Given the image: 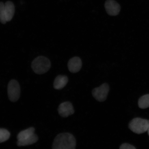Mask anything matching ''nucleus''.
I'll list each match as a JSON object with an SVG mask.
<instances>
[{
	"instance_id": "nucleus-1",
	"label": "nucleus",
	"mask_w": 149,
	"mask_h": 149,
	"mask_svg": "<svg viewBox=\"0 0 149 149\" xmlns=\"http://www.w3.org/2000/svg\"><path fill=\"white\" fill-rule=\"evenodd\" d=\"M76 140L72 134L66 133L59 134L54 140L52 148L53 149H74Z\"/></svg>"
},
{
	"instance_id": "nucleus-2",
	"label": "nucleus",
	"mask_w": 149,
	"mask_h": 149,
	"mask_svg": "<svg viewBox=\"0 0 149 149\" xmlns=\"http://www.w3.org/2000/svg\"><path fill=\"white\" fill-rule=\"evenodd\" d=\"M51 62L49 59L43 56L37 57L31 63V68L35 73L42 74L47 72L51 68Z\"/></svg>"
},
{
	"instance_id": "nucleus-3",
	"label": "nucleus",
	"mask_w": 149,
	"mask_h": 149,
	"mask_svg": "<svg viewBox=\"0 0 149 149\" xmlns=\"http://www.w3.org/2000/svg\"><path fill=\"white\" fill-rule=\"evenodd\" d=\"M129 129L136 134H141L148 131L149 127V120L140 118L132 120L128 125Z\"/></svg>"
},
{
	"instance_id": "nucleus-4",
	"label": "nucleus",
	"mask_w": 149,
	"mask_h": 149,
	"mask_svg": "<svg viewBox=\"0 0 149 149\" xmlns=\"http://www.w3.org/2000/svg\"><path fill=\"white\" fill-rule=\"evenodd\" d=\"M20 87L19 84L15 80L9 81L7 87V92L9 99L12 102H16L20 97Z\"/></svg>"
},
{
	"instance_id": "nucleus-5",
	"label": "nucleus",
	"mask_w": 149,
	"mask_h": 149,
	"mask_svg": "<svg viewBox=\"0 0 149 149\" xmlns=\"http://www.w3.org/2000/svg\"><path fill=\"white\" fill-rule=\"evenodd\" d=\"M109 91V84L105 83L100 87L93 89L92 94L93 97L98 101L103 102L107 99Z\"/></svg>"
},
{
	"instance_id": "nucleus-6",
	"label": "nucleus",
	"mask_w": 149,
	"mask_h": 149,
	"mask_svg": "<svg viewBox=\"0 0 149 149\" xmlns=\"http://www.w3.org/2000/svg\"><path fill=\"white\" fill-rule=\"evenodd\" d=\"M105 7L108 14L111 16L117 15L120 10V5L114 0H107L105 2Z\"/></svg>"
},
{
	"instance_id": "nucleus-7",
	"label": "nucleus",
	"mask_w": 149,
	"mask_h": 149,
	"mask_svg": "<svg viewBox=\"0 0 149 149\" xmlns=\"http://www.w3.org/2000/svg\"><path fill=\"white\" fill-rule=\"evenodd\" d=\"M59 114L63 117H67L74 114V110L72 104L69 102L61 103L58 108Z\"/></svg>"
},
{
	"instance_id": "nucleus-8",
	"label": "nucleus",
	"mask_w": 149,
	"mask_h": 149,
	"mask_svg": "<svg viewBox=\"0 0 149 149\" xmlns=\"http://www.w3.org/2000/svg\"><path fill=\"white\" fill-rule=\"evenodd\" d=\"M82 65L81 59L79 57H72L69 61L68 68L69 70L72 73H75L81 70Z\"/></svg>"
},
{
	"instance_id": "nucleus-9",
	"label": "nucleus",
	"mask_w": 149,
	"mask_h": 149,
	"mask_svg": "<svg viewBox=\"0 0 149 149\" xmlns=\"http://www.w3.org/2000/svg\"><path fill=\"white\" fill-rule=\"evenodd\" d=\"M15 11L14 3L7 1L4 3V12L7 22H10L13 17Z\"/></svg>"
},
{
	"instance_id": "nucleus-10",
	"label": "nucleus",
	"mask_w": 149,
	"mask_h": 149,
	"mask_svg": "<svg viewBox=\"0 0 149 149\" xmlns=\"http://www.w3.org/2000/svg\"><path fill=\"white\" fill-rule=\"evenodd\" d=\"M68 79L67 76L59 75L57 76L54 81V87L55 89L60 90L62 89L67 85Z\"/></svg>"
},
{
	"instance_id": "nucleus-11",
	"label": "nucleus",
	"mask_w": 149,
	"mask_h": 149,
	"mask_svg": "<svg viewBox=\"0 0 149 149\" xmlns=\"http://www.w3.org/2000/svg\"><path fill=\"white\" fill-rule=\"evenodd\" d=\"M38 137L34 133L27 138L18 140L17 144L19 146H27L34 144L38 141Z\"/></svg>"
},
{
	"instance_id": "nucleus-12",
	"label": "nucleus",
	"mask_w": 149,
	"mask_h": 149,
	"mask_svg": "<svg viewBox=\"0 0 149 149\" xmlns=\"http://www.w3.org/2000/svg\"><path fill=\"white\" fill-rule=\"evenodd\" d=\"M35 129L33 127H30L23 130L18 134L17 136L18 140L23 139L31 136L34 134Z\"/></svg>"
},
{
	"instance_id": "nucleus-13",
	"label": "nucleus",
	"mask_w": 149,
	"mask_h": 149,
	"mask_svg": "<svg viewBox=\"0 0 149 149\" xmlns=\"http://www.w3.org/2000/svg\"><path fill=\"white\" fill-rule=\"evenodd\" d=\"M139 107L144 109L149 107V94H146L140 98L138 101Z\"/></svg>"
},
{
	"instance_id": "nucleus-14",
	"label": "nucleus",
	"mask_w": 149,
	"mask_h": 149,
	"mask_svg": "<svg viewBox=\"0 0 149 149\" xmlns=\"http://www.w3.org/2000/svg\"><path fill=\"white\" fill-rule=\"evenodd\" d=\"M10 133L8 130L4 128H0V143L8 140L10 137Z\"/></svg>"
},
{
	"instance_id": "nucleus-15",
	"label": "nucleus",
	"mask_w": 149,
	"mask_h": 149,
	"mask_svg": "<svg viewBox=\"0 0 149 149\" xmlns=\"http://www.w3.org/2000/svg\"><path fill=\"white\" fill-rule=\"evenodd\" d=\"M0 22L3 24L7 22L4 12V3L2 2H0Z\"/></svg>"
},
{
	"instance_id": "nucleus-16",
	"label": "nucleus",
	"mask_w": 149,
	"mask_h": 149,
	"mask_svg": "<svg viewBox=\"0 0 149 149\" xmlns=\"http://www.w3.org/2000/svg\"><path fill=\"white\" fill-rule=\"evenodd\" d=\"M120 149H136V148L133 145H130L128 143H124L121 145L120 146Z\"/></svg>"
},
{
	"instance_id": "nucleus-17",
	"label": "nucleus",
	"mask_w": 149,
	"mask_h": 149,
	"mask_svg": "<svg viewBox=\"0 0 149 149\" xmlns=\"http://www.w3.org/2000/svg\"><path fill=\"white\" fill-rule=\"evenodd\" d=\"M148 131V135L149 136V128H148V131Z\"/></svg>"
}]
</instances>
